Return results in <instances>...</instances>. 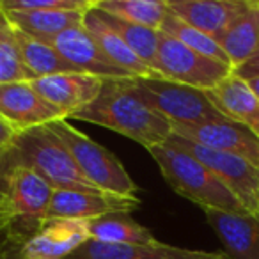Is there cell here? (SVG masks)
I'll return each mask as SVG.
<instances>
[{
	"mask_svg": "<svg viewBox=\"0 0 259 259\" xmlns=\"http://www.w3.org/2000/svg\"><path fill=\"white\" fill-rule=\"evenodd\" d=\"M69 119L117 132L146 149L165 144L172 135V124L130 89L128 78H103V87L96 100Z\"/></svg>",
	"mask_w": 259,
	"mask_h": 259,
	"instance_id": "6da1fadb",
	"label": "cell"
},
{
	"mask_svg": "<svg viewBox=\"0 0 259 259\" xmlns=\"http://www.w3.org/2000/svg\"><path fill=\"white\" fill-rule=\"evenodd\" d=\"M54 188L36 172L16 165L9 149L8 172L0 197V233L8 241L23 245L48 217Z\"/></svg>",
	"mask_w": 259,
	"mask_h": 259,
	"instance_id": "7a4b0ae2",
	"label": "cell"
},
{
	"mask_svg": "<svg viewBox=\"0 0 259 259\" xmlns=\"http://www.w3.org/2000/svg\"><path fill=\"white\" fill-rule=\"evenodd\" d=\"M11 160L36 172L54 190L101 192L83 176L69 149L48 124L16 134Z\"/></svg>",
	"mask_w": 259,
	"mask_h": 259,
	"instance_id": "3957f363",
	"label": "cell"
},
{
	"mask_svg": "<svg viewBox=\"0 0 259 259\" xmlns=\"http://www.w3.org/2000/svg\"><path fill=\"white\" fill-rule=\"evenodd\" d=\"M158 163L165 181L174 192L195 202L202 209H219L227 213H250L241 201L197 158L170 144L148 149Z\"/></svg>",
	"mask_w": 259,
	"mask_h": 259,
	"instance_id": "277c9868",
	"label": "cell"
},
{
	"mask_svg": "<svg viewBox=\"0 0 259 259\" xmlns=\"http://www.w3.org/2000/svg\"><path fill=\"white\" fill-rule=\"evenodd\" d=\"M128 85L149 108L163 115L170 124H206L227 119L209 101L206 91L181 85L162 76H134L128 78Z\"/></svg>",
	"mask_w": 259,
	"mask_h": 259,
	"instance_id": "5b68a950",
	"label": "cell"
},
{
	"mask_svg": "<svg viewBox=\"0 0 259 259\" xmlns=\"http://www.w3.org/2000/svg\"><path fill=\"white\" fill-rule=\"evenodd\" d=\"M48 126L64 142L83 176L98 190L122 195V197H137L139 187L130 178L124 165L119 162L114 153H110L91 137H87L85 134L73 128L68 119H57Z\"/></svg>",
	"mask_w": 259,
	"mask_h": 259,
	"instance_id": "8992f818",
	"label": "cell"
},
{
	"mask_svg": "<svg viewBox=\"0 0 259 259\" xmlns=\"http://www.w3.org/2000/svg\"><path fill=\"white\" fill-rule=\"evenodd\" d=\"M156 71L160 76L181 85L211 91L233 73V68L190 50L174 37L160 32Z\"/></svg>",
	"mask_w": 259,
	"mask_h": 259,
	"instance_id": "52a82bcc",
	"label": "cell"
},
{
	"mask_svg": "<svg viewBox=\"0 0 259 259\" xmlns=\"http://www.w3.org/2000/svg\"><path fill=\"white\" fill-rule=\"evenodd\" d=\"M181 151L188 153L194 158H197L202 165H206L247 208V211H259V167L254 165L248 160L241 158L231 153L215 151V149L204 148L201 144H195L180 135H170L165 142Z\"/></svg>",
	"mask_w": 259,
	"mask_h": 259,
	"instance_id": "ba28073f",
	"label": "cell"
},
{
	"mask_svg": "<svg viewBox=\"0 0 259 259\" xmlns=\"http://www.w3.org/2000/svg\"><path fill=\"white\" fill-rule=\"evenodd\" d=\"M172 134L215 151L238 155L259 167V135L231 119L206 124H172Z\"/></svg>",
	"mask_w": 259,
	"mask_h": 259,
	"instance_id": "9c48e42d",
	"label": "cell"
},
{
	"mask_svg": "<svg viewBox=\"0 0 259 259\" xmlns=\"http://www.w3.org/2000/svg\"><path fill=\"white\" fill-rule=\"evenodd\" d=\"M0 117L16 134L64 119L57 108L39 96L30 82L0 83Z\"/></svg>",
	"mask_w": 259,
	"mask_h": 259,
	"instance_id": "30bf717a",
	"label": "cell"
},
{
	"mask_svg": "<svg viewBox=\"0 0 259 259\" xmlns=\"http://www.w3.org/2000/svg\"><path fill=\"white\" fill-rule=\"evenodd\" d=\"M89 240V220L47 219L20 254L23 259H66Z\"/></svg>",
	"mask_w": 259,
	"mask_h": 259,
	"instance_id": "8fae6325",
	"label": "cell"
},
{
	"mask_svg": "<svg viewBox=\"0 0 259 259\" xmlns=\"http://www.w3.org/2000/svg\"><path fill=\"white\" fill-rule=\"evenodd\" d=\"M30 85L47 103L57 108L62 117L69 119L75 112L96 100L103 87V78L87 73H61L34 78Z\"/></svg>",
	"mask_w": 259,
	"mask_h": 259,
	"instance_id": "7c38bea8",
	"label": "cell"
},
{
	"mask_svg": "<svg viewBox=\"0 0 259 259\" xmlns=\"http://www.w3.org/2000/svg\"><path fill=\"white\" fill-rule=\"evenodd\" d=\"M139 206V197H122L107 192L54 190L47 219L94 220L108 213H132Z\"/></svg>",
	"mask_w": 259,
	"mask_h": 259,
	"instance_id": "4fadbf2b",
	"label": "cell"
},
{
	"mask_svg": "<svg viewBox=\"0 0 259 259\" xmlns=\"http://www.w3.org/2000/svg\"><path fill=\"white\" fill-rule=\"evenodd\" d=\"M170 13L219 43L227 29L250 8L248 0H167Z\"/></svg>",
	"mask_w": 259,
	"mask_h": 259,
	"instance_id": "5bb4252c",
	"label": "cell"
},
{
	"mask_svg": "<svg viewBox=\"0 0 259 259\" xmlns=\"http://www.w3.org/2000/svg\"><path fill=\"white\" fill-rule=\"evenodd\" d=\"M66 259H231L226 252H204L155 241L149 245H112L89 240Z\"/></svg>",
	"mask_w": 259,
	"mask_h": 259,
	"instance_id": "9a60e30c",
	"label": "cell"
},
{
	"mask_svg": "<svg viewBox=\"0 0 259 259\" xmlns=\"http://www.w3.org/2000/svg\"><path fill=\"white\" fill-rule=\"evenodd\" d=\"M231 259H259V215L202 209Z\"/></svg>",
	"mask_w": 259,
	"mask_h": 259,
	"instance_id": "2e32d148",
	"label": "cell"
},
{
	"mask_svg": "<svg viewBox=\"0 0 259 259\" xmlns=\"http://www.w3.org/2000/svg\"><path fill=\"white\" fill-rule=\"evenodd\" d=\"M50 45H54L62 57L82 73L100 76V78H134L130 73L117 68L105 57L103 52L98 48V45L83 27L66 30Z\"/></svg>",
	"mask_w": 259,
	"mask_h": 259,
	"instance_id": "e0dca14e",
	"label": "cell"
},
{
	"mask_svg": "<svg viewBox=\"0 0 259 259\" xmlns=\"http://www.w3.org/2000/svg\"><path fill=\"white\" fill-rule=\"evenodd\" d=\"M206 94L220 114L231 121L248 126L259 135V100L248 82L231 73L215 89L206 91Z\"/></svg>",
	"mask_w": 259,
	"mask_h": 259,
	"instance_id": "ac0fdd59",
	"label": "cell"
},
{
	"mask_svg": "<svg viewBox=\"0 0 259 259\" xmlns=\"http://www.w3.org/2000/svg\"><path fill=\"white\" fill-rule=\"evenodd\" d=\"M83 29L89 32L93 41L98 45L103 55L115 64L117 68L124 69L132 76H139V78H153V76H160L155 69H151L137 54H135L103 20L98 16L96 9H91L83 16Z\"/></svg>",
	"mask_w": 259,
	"mask_h": 259,
	"instance_id": "d6986e66",
	"label": "cell"
},
{
	"mask_svg": "<svg viewBox=\"0 0 259 259\" xmlns=\"http://www.w3.org/2000/svg\"><path fill=\"white\" fill-rule=\"evenodd\" d=\"M13 27L25 32L27 36L50 45L55 37L64 34L66 30L82 27L85 13H61V11H29L6 13Z\"/></svg>",
	"mask_w": 259,
	"mask_h": 259,
	"instance_id": "ffe728a7",
	"label": "cell"
},
{
	"mask_svg": "<svg viewBox=\"0 0 259 259\" xmlns=\"http://www.w3.org/2000/svg\"><path fill=\"white\" fill-rule=\"evenodd\" d=\"M219 45L226 52L231 68L245 64L259 50V2H250V8L224 32Z\"/></svg>",
	"mask_w": 259,
	"mask_h": 259,
	"instance_id": "44dd1931",
	"label": "cell"
},
{
	"mask_svg": "<svg viewBox=\"0 0 259 259\" xmlns=\"http://www.w3.org/2000/svg\"><path fill=\"white\" fill-rule=\"evenodd\" d=\"M89 238L112 245H149L158 241L148 227L134 220V217L126 211L108 213L89 220Z\"/></svg>",
	"mask_w": 259,
	"mask_h": 259,
	"instance_id": "7402d4cb",
	"label": "cell"
},
{
	"mask_svg": "<svg viewBox=\"0 0 259 259\" xmlns=\"http://www.w3.org/2000/svg\"><path fill=\"white\" fill-rule=\"evenodd\" d=\"M15 37L23 64L32 73L34 78L61 75V73H82L71 62L66 61L54 45L34 39V37L27 36L25 32L18 30L16 27H15Z\"/></svg>",
	"mask_w": 259,
	"mask_h": 259,
	"instance_id": "603a6c76",
	"label": "cell"
},
{
	"mask_svg": "<svg viewBox=\"0 0 259 259\" xmlns=\"http://www.w3.org/2000/svg\"><path fill=\"white\" fill-rule=\"evenodd\" d=\"M96 9L151 30L162 29L169 15L167 0H98Z\"/></svg>",
	"mask_w": 259,
	"mask_h": 259,
	"instance_id": "cb8c5ba5",
	"label": "cell"
},
{
	"mask_svg": "<svg viewBox=\"0 0 259 259\" xmlns=\"http://www.w3.org/2000/svg\"><path fill=\"white\" fill-rule=\"evenodd\" d=\"M96 9V8H94ZM98 16L128 45L146 64L156 71V59H158V43H160V30H151L146 27L135 25V23L124 22L121 18H115L112 15L96 9ZM158 73V71H156ZM160 75V73H158Z\"/></svg>",
	"mask_w": 259,
	"mask_h": 259,
	"instance_id": "d4e9b609",
	"label": "cell"
},
{
	"mask_svg": "<svg viewBox=\"0 0 259 259\" xmlns=\"http://www.w3.org/2000/svg\"><path fill=\"white\" fill-rule=\"evenodd\" d=\"M160 32L174 37L176 41H180V43H183L185 47H188L190 50L197 52V54L204 55V57L215 59V61L231 66L226 52L220 48V45L217 43L213 37L206 36L204 32H201V30L194 29L192 25L185 23L183 20L178 18L174 13H170V9H169V15H167V18L163 20Z\"/></svg>",
	"mask_w": 259,
	"mask_h": 259,
	"instance_id": "484cf974",
	"label": "cell"
},
{
	"mask_svg": "<svg viewBox=\"0 0 259 259\" xmlns=\"http://www.w3.org/2000/svg\"><path fill=\"white\" fill-rule=\"evenodd\" d=\"M34 75L23 64L15 37V27L0 11V83L32 82Z\"/></svg>",
	"mask_w": 259,
	"mask_h": 259,
	"instance_id": "4316f807",
	"label": "cell"
},
{
	"mask_svg": "<svg viewBox=\"0 0 259 259\" xmlns=\"http://www.w3.org/2000/svg\"><path fill=\"white\" fill-rule=\"evenodd\" d=\"M98 0H0V11H61V13H87L94 9Z\"/></svg>",
	"mask_w": 259,
	"mask_h": 259,
	"instance_id": "83f0119b",
	"label": "cell"
},
{
	"mask_svg": "<svg viewBox=\"0 0 259 259\" xmlns=\"http://www.w3.org/2000/svg\"><path fill=\"white\" fill-rule=\"evenodd\" d=\"M233 75H236L238 78H241V80H250V78L259 76V50H257V54H255L252 59H248L245 64L234 68Z\"/></svg>",
	"mask_w": 259,
	"mask_h": 259,
	"instance_id": "f1b7e54d",
	"label": "cell"
},
{
	"mask_svg": "<svg viewBox=\"0 0 259 259\" xmlns=\"http://www.w3.org/2000/svg\"><path fill=\"white\" fill-rule=\"evenodd\" d=\"M20 247L22 245H16L4 238V241L0 243V259H23L20 254Z\"/></svg>",
	"mask_w": 259,
	"mask_h": 259,
	"instance_id": "f546056e",
	"label": "cell"
},
{
	"mask_svg": "<svg viewBox=\"0 0 259 259\" xmlns=\"http://www.w3.org/2000/svg\"><path fill=\"white\" fill-rule=\"evenodd\" d=\"M16 137V132L0 117V146H6V148H11L13 141Z\"/></svg>",
	"mask_w": 259,
	"mask_h": 259,
	"instance_id": "4dcf8cb0",
	"label": "cell"
},
{
	"mask_svg": "<svg viewBox=\"0 0 259 259\" xmlns=\"http://www.w3.org/2000/svg\"><path fill=\"white\" fill-rule=\"evenodd\" d=\"M9 149L11 148L0 146V197H2V190H4V183H6V172H8Z\"/></svg>",
	"mask_w": 259,
	"mask_h": 259,
	"instance_id": "1f68e13d",
	"label": "cell"
},
{
	"mask_svg": "<svg viewBox=\"0 0 259 259\" xmlns=\"http://www.w3.org/2000/svg\"><path fill=\"white\" fill-rule=\"evenodd\" d=\"M245 82H248V85L252 87V91H254L255 96H257V100H259V76H255V78H250V80H245Z\"/></svg>",
	"mask_w": 259,
	"mask_h": 259,
	"instance_id": "d6a6232c",
	"label": "cell"
},
{
	"mask_svg": "<svg viewBox=\"0 0 259 259\" xmlns=\"http://www.w3.org/2000/svg\"><path fill=\"white\" fill-rule=\"evenodd\" d=\"M257 215H259V211H257Z\"/></svg>",
	"mask_w": 259,
	"mask_h": 259,
	"instance_id": "836d02e7",
	"label": "cell"
}]
</instances>
